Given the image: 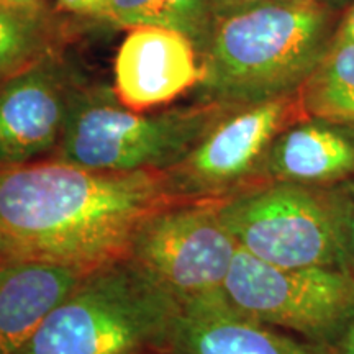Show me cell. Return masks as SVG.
Segmentation results:
<instances>
[{"instance_id": "cell-21", "label": "cell", "mask_w": 354, "mask_h": 354, "mask_svg": "<svg viewBox=\"0 0 354 354\" xmlns=\"http://www.w3.org/2000/svg\"><path fill=\"white\" fill-rule=\"evenodd\" d=\"M331 349H333V354H354V318Z\"/></svg>"}, {"instance_id": "cell-13", "label": "cell", "mask_w": 354, "mask_h": 354, "mask_svg": "<svg viewBox=\"0 0 354 354\" xmlns=\"http://www.w3.org/2000/svg\"><path fill=\"white\" fill-rule=\"evenodd\" d=\"M87 272L41 261L0 263V354H19Z\"/></svg>"}, {"instance_id": "cell-19", "label": "cell", "mask_w": 354, "mask_h": 354, "mask_svg": "<svg viewBox=\"0 0 354 354\" xmlns=\"http://www.w3.org/2000/svg\"><path fill=\"white\" fill-rule=\"evenodd\" d=\"M333 44H354V2L346 7V12L338 20Z\"/></svg>"}, {"instance_id": "cell-5", "label": "cell", "mask_w": 354, "mask_h": 354, "mask_svg": "<svg viewBox=\"0 0 354 354\" xmlns=\"http://www.w3.org/2000/svg\"><path fill=\"white\" fill-rule=\"evenodd\" d=\"M216 212L238 248L256 259L281 268L343 269V210L336 185L268 180L216 201Z\"/></svg>"}, {"instance_id": "cell-22", "label": "cell", "mask_w": 354, "mask_h": 354, "mask_svg": "<svg viewBox=\"0 0 354 354\" xmlns=\"http://www.w3.org/2000/svg\"><path fill=\"white\" fill-rule=\"evenodd\" d=\"M313 2H318V3H322V6L333 8V10H339V8L351 6L354 0H313Z\"/></svg>"}, {"instance_id": "cell-15", "label": "cell", "mask_w": 354, "mask_h": 354, "mask_svg": "<svg viewBox=\"0 0 354 354\" xmlns=\"http://www.w3.org/2000/svg\"><path fill=\"white\" fill-rule=\"evenodd\" d=\"M305 117L354 128V44H333L299 92Z\"/></svg>"}, {"instance_id": "cell-16", "label": "cell", "mask_w": 354, "mask_h": 354, "mask_svg": "<svg viewBox=\"0 0 354 354\" xmlns=\"http://www.w3.org/2000/svg\"><path fill=\"white\" fill-rule=\"evenodd\" d=\"M57 25L46 6L17 7L0 0V82L55 51Z\"/></svg>"}, {"instance_id": "cell-12", "label": "cell", "mask_w": 354, "mask_h": 354, "mask_svg": "<svg viewBox=\"0 0 354 354\" xmlns=\"http://www.w3.org/2000/svg\"><path fill=\"white\" fill-rule=\"evenodd\" d=\"M259 176L274 183L335 187L354 176V128L307 118L282 130Z\"/></svg>"}, {"instance_id": "cell-18", "label": "cell", "mask_w": 354, "mask_h": 354, "mask_svg": "<svg viewBox=\"0 0 354 354\" xmlns=\"http://www.w3.org/2000/svg\"><path fill=\"white\" fill-rule=\"evenodd\" d=\"M63 10L76 15L94 17V19H109L110 0H56Z\"/></svg>"}, {"instance_id": "cell-23", "label": "cell", "mask_w": 354, "mask_h": 354, "mask_svg": "<svg viewBox=\"0 0 354 354\" xmlns=\"http://www.w3.org/2000/svg\"><path fill=\"white\" fill-rule=\"evenodd\" d=\"M6 2L12 3V6L17 7H38L43 6V0H6Z\"/></svg>"}, {"instance_id": "cell-8", "label": "cell", "mask_w": 354, "mask_h": 354, "mask_svg": "<svg viewBox=\"0 0 354 354\" xmlns=\"http://www.w3.org/2000/svg\"><path fill=\"white\" fill-rule=\"evenodd\" d=\"M299 113H304L299 94L230 110L166 171L176 201H214L259 176L272 141Z\"/></svg>"}, {"instance_id": "cell-6", "label": "cell", "mask_w": 354, "mask_h": 354, "mask_svg": "<svg viewBox=\"0 0 354 354\" xmlns=\"http://www.w3.org/2000/svg\"><path fill=\"white\" fill-rule=\"evenodd\" d=\"M221 294L243 315L330 348L354 318V279L346 271L281 268L240 248Z\"/></svg>"}, {"instance_id": "cell-20", "label": "cell", "mask_w": 354, "mask_h": 354, "mask_svg": "<svg viewBox=\"0 0 354 354\" xmlns=\"http://www.w3.org/2000/svg\"><path fill=\"white\" fill-rule=\"evenodd\" d=\"M269 2V0H212V6H214L215 15H225V13L240 10V8L256 6V3Z\"/></svg>"}, {"instance_id": "cell-11", "label": "cell", "mask_w": 354, "mask_h": 354, "mask_svg": "<svg viewBox=\"0 0 354 354\" xmlns=\"http://www.w3.org/2000/svg\"><path fill=\"white\" fill-rule=\"evenodd\" d=\"M167 348L174 354H333L243 315L223 294L180 305Z\"/></svg>"}, {"instance_id": "cell-9", "label": "cell", "mask_w": 354, "mask_h": 354, "mask_svg": "<svg viewBox=\"0 0 354 354\" xmlns=\"http://www.w3.org/2000/svg\"><path fill=\"white\" fill-rule=\"evenodd\" d=\"M79 88L56 50L0 82V167L56 153Z\"/></svg>"}, {"instance_id": "cell-14", "label": "cell", "mask_w": 354, "mask_h": 354, "mask_svg": "<svg viewBox=\"0 0 354 354\" xmlns=\"http://www.w3.org/2000/svg\"><path fill=\"white\" fill-rule=\"evenodd\" d=\"M109 21L133 30L141 26L172 30L205 51L215 26L212 0H110Z\"/></svg>"}, {"instance_id": "cell-4", "label": "cell", "mask_w": 354, "mask_h": 354, "mask_svg": "<svg viewBox=\"0 0 354 354\" xmlns=\"http://www.w3.org/2000/svg\"><path fill=\"white\" fill-rule=\"evenodd\" d=\"M230 110L201 100L162 112H138L128 109L112 88L81 87L56 159L104 172L167 171Z\"/></svg>"}, {"instance_id": "cell-17", "label": "cell", "mask_w": 354, "mask_h": 354, "mask_svg": "<svg viewBox=\"0 0 354 354\" xmlns=\"http://www.w3.org/2000/svg\"><path fill=\"white\" fill-rule=\"evenodd\" d=\"M343 210V269L354 279V180L336 185Z\"/></svg>"}, {"instance_id": "cell-1", "label": "cell", "mask_w": 354, "mask_h": 354, "mask_svg": "<svg viewBox=\"0 0 354 354\" xmlns=\"http://www.w3.org/2000/svg\"><path fill=\"white\" fill-rule=\"evenodd\" d=\"M174 202L166 171L104 172L57 159L0 167V263L92 271L127 258L140 225Z\"/></svg>"}, {"instance_id": "cell-2", "label": "cell", "mask_w": 354, "mask_h": 354, "mask_svg": "<svg viewBox=\"0 0 354 354\" xmlns=\"http://www.w3.org/2000/svg\"><path fill=\"white\" fill-rule=\"evenodd\" d=\"M336 12L313 0H269L216 17L198 99L240 109L299 94L333 43Z\"/></svg>"}, {"instance_id": "cell-10", "label": "cell", "mask_w": 354, "mask_h": 354, "mask_svg": "<svg viewBox=\"0 0 354 354\" xmlns=\"http://www.w3.org/2000/svg\"><path fill=\"white\" fill-rule=\"evenodd\" d=\"M113 71L115 94L138 112L196 91L202 79L201 56L194 43L172 30L153 26L128 32L115 56Z\"/></svg>"}, {"instance_id": "cell-7", "label": "cell", "mask_w": 354, "mask_h": 354, "mask_svg": "<svg viewBox=\"0 0 354 354\" xmlns=\"http://www.w3.org/2000/svg\"><path fill=\"white\" fill-rule=\"evenodd\" d=\"M238 251L216 201L174 202L136 230L127 258L180 304L221 294Z\"/></svg>"}, {"instance_id": "cell-3", "label": "cell", "mask_w": 354, "mask_h": 354, "mask_svg": "<svg viewBox=\"0 0 354 354\" xmlns=\"http://www.w3.org/2000/svg\"><path fill=\"white\" fill-rule=\"evenodd\" d=\"M180 304L128 258L92 269L19 354H140L169 344Z\"/></svg>"}]
</instances>
